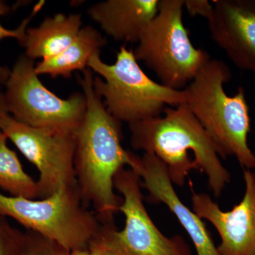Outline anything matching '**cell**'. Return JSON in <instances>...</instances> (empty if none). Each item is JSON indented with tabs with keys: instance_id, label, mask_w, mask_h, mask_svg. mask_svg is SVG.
Instances as JSON below:
<instances>
[{
	"instance_id": "cell-15",
	"label": "cell",
	"mask_w": 255,
	"mask_h": 255,
	"mask_svg": "<svg viewBox=\"0 0 255 255\" xmlns=\"http://www.w3.org/2000/svg\"><path fill=\"white\" fill-rule=\"evenodd\" d=\"M107 40L100 31L91 26L81 28L75 41L59 54L42 60L36 65V73L48 75L52 78H70L74 71H84L94 54L101 53Z\"/></svg>"
},
{
	"instance_id": "cell-6",
	"label": "cell",
	"mask_w": 255,
	"mask_h": 255,
	"mask_svg": "<svg viewBox=\"0 0 255 255\" xmlns=\"http://www.w3.org/2000/svg\"><path fill=\"white\" fill-rule=\"evenodd\" d=\"M183 0H160L158 12L142 31L133 50L169 88L182 90L211 56L196 48L183 21Z\"/></svg>"
},
{
	"instance_id": "cell-12",
	"label": "cell",
	"mask_w": 255,
	"mask_h": 255,
	"mask_svg": "<svg viewBox=\"0 0 255 255\" xmlns=\"http://www.w3.org/2000/svg\"><path fill=\"white\" fill-rule=\"evenodd\" d=\"M140 178L151 202L162 203L173 213L194 243L197 255H220L211 234L200 217L183 204L174 191L167 166L155 155L133 154L129 167Z\"/></svg>"
},
{
	"instance_id": "cell-11",
	"label": "cell",
	"mask_w": 255,
	"mask_h": 255,
	"mask_svg": "<svg viewBox=\"0 0 255 255\" xmlns=\"http://www.w3.org/2000/svg\"><path fill=\"white\" fill-rule=\"evenodd\" d=\"M207 18L211 38L238 68L255 75V0H216Z\"/></svg>"
},
{
	"instance_id": "cell-13",
	"label": "cell",
	"mask_w": 255,
	"mask_h": 255,
	"mask_svg": "<svg viewBox=\"0 0 255 255\" xmlns=\"http://www.w3.org/2000/svg\"><path fill=\"white\" fill-rule=\"evenodd\" d=\"M160 0H107L92 5L87 14L115 41L137 43L158 12Z\"/></svg>"
},
{
	"instance_id": "cell-14",
	"label": "cell",
	"mask_w": 255,
	"mask_h": 255,
	"mask_svg": "<svg viewBox=\"0 0 255 255\" xmlns=\"http://www.w3.org/2000/svg\"><path fill=\"white\" fill-rule=\"evenodd\" d=\"M82 15L57 14L47 17L35 28H28L22 47L33 60L53 58L68 48L82 28Z\"/></svg>"
},
{
	"instance_id": "cell-18",
	"label": "cell",
	"mask_w": 255,
	"mask_h": 255,
	"mask_svg": "<svg viewBox=\"0 0 255 255\" xmlns=\"http://www.w3.org/2000/svg\"><path fill=\"white\" fill-rule=\"evenodd\" d=\"M45 4L44 1H41L35 5L33 11L27 18H25L21 23V24L15 29H7L4 28L0 23V41L4 38H11L17 40L18 44L22 46L23 42L26 38V32L28 28V25L29 24L30 21L32 18L36 16L37 13L40 11ZM12 8L9 6L7 3L3 0H0V17L5 16V15L9 14ZM10 70L6 67H3L0 64V82L1 84H4L6 79L9 76Z\"/></svg>"
},
{
	"instance_id": "cell-16",
	"label": "cell",
	"mask_w": 255,
	"mask_h": 255,
	"mask_svg": "<svg viewBox=\"0 0 255 255\" xmlns=\"http://www.w3.org/2000/svg\"><path fill=\"white\" fill-rule=\"evenodd\" d=\"M7 140L0 130V189L9 196L38 199L37 181L25 172L16 152L8 146Z\"/></svg>"
},
{
	"instance_id": "cell-2",
	"label": "cell",
	"mask_w": 255,
	"mask_h": 255,
	"mask_svg": "<svg viewBox=\"0 0 255 255\" xmlns=\"http://www.w3.org/2000/svg\"><path fill=\"white\" fill-rule=\"evenodd\" d=\"M163 112L164 117L128 125L132 148L158 157L167 166L172 182L179 187L192 169H199L219 197L231 175L212 139L184 104L167 107Z\"/></svg>"
},
{
	"instance_id": "cell-8",
	"label": "cell",
	"mask_w": 255,
	"mask_h": 255,
	"mask_svg": "<svg viewBox=\"0 0 255 255\" xmlns=\"http://www.w3.org/2000/svg\"><path fill=\"white\" fill-rule=\"evenodd\" d=\"M114 186L122 196L119 211L125 216V226L118 231L114 223L102 224L90 247H97L103 255H191L182 238L166 237L156 227L144 206L140 178L135 172L121 169Z\"/></svg>"
},
{
	"instance_id": "cell-21",
	"label": "cell",
	"mask_w": 255,
	"mask_h": 255,
	"mask_svg": "<svg viewBox=\"0 0 255 255\" xmlns=\"http://www.w3.org/2000/svg\"><path fill=\"white\" fill-rule=\"evenodd\" d=\"M1 85L2 84L0 82V120L5 116L9 114L6 95H5V92L3 91Z\"/></svg>"
},
{
	"instance_id": "cell-19",
	"label": "cell",
	"mask_w": 255,
	"mask_h": 255,
	"mask_svg": "<svg viewBox=\"0 0 255 255\" xmlns=\"http://www.w3.org/2000/svg\"><path fill=\"white\" fill-rule=\"evenodd\" d=\"M6 219L0 214V255H19L24 233L11 226Z\"/></svg>"
},
{
	"instance_id": "cell-1",
	"label": "cell",
	"mask_w": 255,
	"mask_h": 255,
	"mask_svg": "<svg viewBox=\"0 0 255 255\" xmlns=\"http://www.w3.org/2000/svg\"><path fill=\"white\" fill-rule=\"evenodd\" d=\"M87 101L85 118L75 132L74 165L80 194L87 206L92 205L102 224H114L122 197L114 192L116 174L130 167L133 153L122 145V122L106 108L94 89L90 68L78 76Z\"/></svg>"
},
{
	"instance_id": "cell-3",
	"label": "cell",
	"mask_w": 255,
	"mask_h": 255,
	"mask_svg": "<svg viewBox=\"0 0 255 255\" xmlns=\"http://www.w3.org/2000/svg\"><path fill=\"white\" fill-rule=\"evenodd\" d=\"M232 78L222 60L211 59L184 89L188 109L214 141L219 155L234 156L244 169H255V155L248 145L249 107L243 87L228 96L224 85Z\"/></svg>"
},
{
	"instance_id": "cell-4",
	"label": "cell",
	"mask_w": 255,
	"mask_h": 255,
	"mask_svg": "<svg viewBox=\"0 0 255 255\" xmlns=\"http://www.w3.org/2000/svg\"><path fill=\"white\" fill-rule=\"evenodd\" d=\"M88 68L102 78L94 77V89L106 108L119 122L128 125L160 117L167 106L185 103L184 90H176L151 80L140 68L133 50L124 45L114 64L102 61L94 54Z\"/></svg>"
},
{
	"instance_id": "cell-9",
	"label": "cell",
	"mask_w": 255,
	"mask_h": 255,
	"mask_svg": "<svg viewBox=\"0 0 255 255\" xmlns=\"http://www.w3.org/2000/svg\"><path fill=\"white\" fill-rule=\"evenodd\" d=\"M0 130L38 169V199L78 185L74 165L75 134L29 127L15 120L10 114L0 120Z\"/></svg>"
},
{
	"instance_id": "cell-5",
	"label": "cell",
	"mask_w": 255,
	"mask_h": 255,
	"mask_svg": "<svg viewBox=\"0 0 255 255\" xmlns=\"http://www.w3.org/2000/svg\"><path fill=\"white\" fill-rule=\"evenodd\" d=\"M0 214L70 252L87 251L102 226L84 202L78 185L60 189L45 199L0 193Z\"/></svg>"
},
{
	"instance_id": "cell-10",
	"label": "cell",
	"mask_w": 255,
	"mask_h": 255,
	"mask_svg": "<svg viewBox=\"0 0 255 255\" xmlns=\"http://www.w3.org/2000/svg\"><path fill=\"white\" fill-rule=\"evenodd\" d=\"M246 190L241 202L223 211L206 194L192 193L194 212L209 221L221 238L220 255H255V172L244 169Z\"/></svg>"
},
{
	"instance_id": "cell-17",
	"label": "cell",
	"mask_w": 255,
	"mask_h": 255,
	"mask_svg": "<svg viewBox=\"0 0 255 255\" xmlns=\"http://www.w3.org/2000/svg\"><path fill=\"white\" fill-rule=\"evenodd\" d=\"M89 252H70L55 242L27 230L19 255H87Z\"/></svg>"
},
{
	"instance_id": "cell-22",
	"label": "cell",
	"mask_w": 255,
	"mask_h": 255,
	"mask_svg": "<svg viewBox=\"0 0 255 255\" xmlns=\"http://www.w3.org/2000/svg\"><path fill=\"white\" fill-rule=\"evenodd\" d=\"M87 255H103L102 252L95 246H91L90 248V252Z\"/></svg>"
},
{
	"instance_id": "cell-7",
	"label": "cell",
	"mask_w": 255,
	"mask_h": 255,
	"mask_svg": "<svg viewBox=\"0 0 255 255\" xmlns=\"http://www.w3.org/2000/svg\"><path fill=\"white\" fill-rule=\"evenodd\" d=\"M4 85L9 114L20 123L75 134L85 118L87 101L83 92L60 98L43 85L34 61L25 54L18 56Z\"/></svg>"
},
{
	"instance_id": "cell-20",
	"label": "cell",
	"mask_w": 255,
	"mask_h": 255,
	"mask_svg": "<svg viewBox=\"0 0 255 255\" xmlns=\"http://www.w3.org/2000/svg\"><path fill=\"white\" fill-rule=\"evenodd\" d=\"M184 7L191 16H200L207 19L212 14L214 5L208 0H185Z\"/></svg>"
}]
</instances>
